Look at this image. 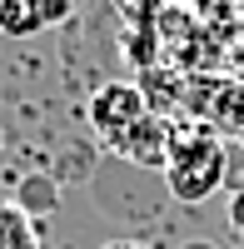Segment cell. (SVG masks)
<instances>
[{"mask_svg": "<svg viewBox=\"0 0 244 249\" xmlns=\"http://www.w3.org/2000/svg\"><path fill=\"white\" fill-rule=\"evenodd\" d=\"M229 224H234V230L244 234V190H239V195L229 199Z\"/></svg>", "mask_w": 244, "mask_h": 249, "instance_id": "52a82bcc", "label": "cell"}, {"mask_svg": "<svg viewBox=\"0 0 244 249\" xmlns=\"http://www.w3.org/2000/svg\"><path fill=\"white\" fill-rule=\"evenodd\" d=\"M75 15V0H0V35L25 40L50 25H65Z\"/></svg>", "mask_w": 244, "mask_h": 249, "instance_id": "3957f363", "label": "cell"}, {"mask_svg": "<svg viewBox=\"0 0 244 249\" xmlns=\"http://www.w3.org/2000/svg\"><path fill=\"white\" fill-rule=\"evenodd\" d=\"M15 210L25 214V219H45V214H55L60 210V184L50 179V175H25L15 184Z\"/></svg>", "mask_w": 244, "mask_h": 249, "instance_id": "5b68a950", "label": "cell"}, {"mask_svg": "<svg viewBox=\"0 0 244 249\" xmlns=\"http://www.w3.org/2000/svg\"><path fill=\"white\" fill-rule=\"evenodd\" d=\"M105 249H150V244H139V239H115V244H105Z\"/></svg>", "mask_w": 244, "mask_h": 249, "instance_id": "ba28073f", "label": "cell"}, {"mask_svg": "<svg viewBox=\"0 0 244 249\" xmlns=\"http://www.w3.org/2000/svg\"><path fill=\"white\" fill-rule=\"evenodd\" d=\"M115 155L130 160V164H139V170H165V155H170V135H165V124H159L155 115L139 120L135 130L115 144Z\"/></svg>", "mask_w": 244, "mask_h": 249, "instance_id": "277c9868", "label": "cell"}, {"mask_svg": "<svg viewBox=\"0 0 244 249\" xmlns=\"http://www.w3.org/2000/svg\"><path fill=\"white\" fill-rule=\"evenodd\" d=\"M179 249H219V244H209V239H185Z\"/></svg>", "mask_w": 244, "mask_h": 249, "instance_id": "9c48e42d", "label": "cell"}, {"mask_svg": "<svg viewBox=\"0 0 244 249\" xmlns=\"http://www.w3.org/2000/svg\"><path fill=\"white\" fill-rule=\"evenodd\" d=\"M85 115H90L95 140L105 144V150H115L139 120H150V105H145V90H139V85H130V80H110V85H100L90 95Z\"/></svg>", "mask_w": 244, "mask_h": 249, "instance_id": "7a4b0ae2", "label": "cell"}, {"mask_svg": "<svg viewBox=\"0 0 244 249\" xmlns=\"http://www.w3.org/2000/svg\"><path fill=\"white\" fill-rule=\"evenodd\" d=\"M225 170H229L225 144L209 130H190V135L170 140V155H165V170L159 175H165V190L179 204H205L225 184Z\"/></svg>", "mask_w": 244, "mask_h": 249, "instance_id": "6da1fadb", "label": "cell"}, {"mask_svg": "<svg viewBox=\"0 0 244 249\" xmlns=\"http://www.w3.org/2000/svg\"><path fill=\"white\" fill-rule=\"evenodd\" d=\"M0 249H40L35 219H25L10 199H0Z\"/></svg>", "mask_w": 244, "mask_h": 249, "instance_id": "8992f818", "label": "cell"}]
</instances>
